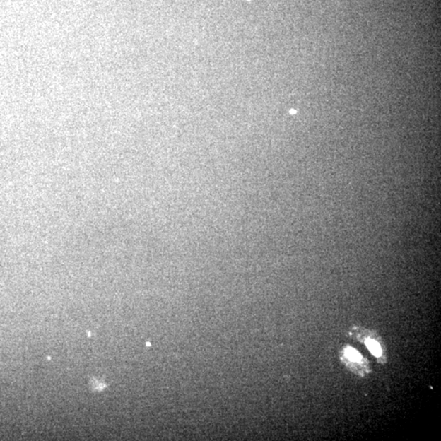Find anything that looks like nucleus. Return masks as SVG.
Masks as SVG:
<instances>
[{
    "label": "nucleus",
    "instance_id": "2",
    "mask_svg": "<svg viewBox=\"0 0 441 441\" xmlns=\"http://www.w3.org/2000/svg\"><path fill=\"white\" fill-rule=\"evenodd\" d=\"M346 355L351 360L355 362H359L361 360V355L358 353V351L351 348H348V349H346Z\"/></svg>",
    "mask_w": 441,
    "mask_h": 441
},
{
    "label": "nucleus",
    "instance_id": "1",
    "mask_svg": "<svg viewBox=\"0 0 441 441\" xmlns=\"http://www.w3.org/2000/svg\"><path fill=\"white\" fill-rule=\"evenodd\" d=\"M365 344L367 346L368 349L370 351V353L372 355L377 357H379L382 355V350H381L380 346L379 343L375 342V340L367 339Z\"/></svg>",
    "mask_w": 441,
    "mask_h": 441
}]
</instances>
